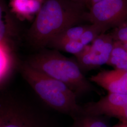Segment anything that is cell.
<instances>
[{"label":"cell","mask_w":127,"mask_h":127,"mask_svg":"<svg viewBox=\"0 0 127 127\" xmlns=\"http://www.w3.org/2000/svg\"><path fill=\"white\" fill-rule=\"evenodd\" d=\"M86 5L72 0H43L28 29L27 39L35 50L47 48L55 37L69 27L87 22Z\"/></svg>","instance_id":"6da1fadb"},{"label":"cell","mask_w":127,"mask_h":127,"mask_svg":"<svg viewBox=\"0 0 127 127\" xmlns=\"http://www.w3.org/2000/svg\"><path fill=\"white\" fill-rule=\"evenodd\" d=\"M25 62L41 73L63 83L77 97L91 91L99 93L84 75L75 58H67L59 50L49 48L38 50Z\"/></svg>","instance_id":"7a4b0ae2"},{"label":"cell","mask_w":127,"mask_h":127,"mask_svg":"<svg viewBox=\"0 0 127 127\" xmlns=\"http://www.w3.org/2000/svg\"><path fill=\"white\" fill-rule=\"evenodd\" d=\"M19 68L24 79L40 98L50 107L72 118L82 112L77 95L63 83L30 66L26 62Z\"/></svg>","instance_id":"3957f363"},{"label":"cell","mask_w":127,"mask_h":127,"mask_svg":"<svg viewBox=\"0 0 127 127\" xmlns=\"http://www.w3.org/2000/svg\"><path fill=\"white\" fill-rule=\"evenodd\" d=\"M0 127H56L27 98L0 90Z\"/></svg>","instance_id":"277c9868"},{"label":"cell","mask_w":127,"mask_h":127,"mask_svg":"<svg viewBox=\"0 0 127 127\" xmlns=\"http://www.w3.org/2000/svg\"><path fill=\"white\" fill-rule=\"evenodd\" d=\"M86 19L106 32L114 29L127 21V0H101L88 10Z\"/></svg>","instance_id":"5b68a950"},{"label":"cell","mask_w":127,"mask_h":127,"mask_svg":"<svg viewBox=\"0 0 127 127\" xmlns=\"http://www.w3.org/2000/svg\"><path fill=\"white\" fill-rule=\"evenodd\" d=\"M114 41L110 33H103L82 52L75 57L83 73L107 64L114 48Z\"/></svg>","instance_id":"8992f818"},{"label":"cell","mask_w":127,"mask_h":127,"mask_svg":"<svg viewBox=\"0 0 127 127\" xmlns=\"http://www.w3.org/2000/svg\"><path fill=\"white\" fill-rule=\"evenodd\" d=\"M84 113L114 117L127 123V94L108 93L95 102L82 106Z\"/></svg>","instance_id":"52a82bcc"},{"label":"cell","mask_w":127,"mask_h":127,"mask_svg":"<svg viewBox=\"0 0 127 127\" xmlns=\"http://www.w3.org/2000/svg\"><path fill=\"white\" fill-rule=\"evenodd\" d=\"M110 93L127 94V71L119 69L103 70L89 78Z\"/></svg>","instance_id":"ba28073f"},{"label":"cell","mask_w":127,"mask_h":127,"mask_svg":"<svg viewBox=\"0 0 127 127\" xmlns=\"http://www.w3.org/2000/svg\"><path fill=\"white\" fill-rule=\"evenodd\" d=\"M15 18L6 0H0V42H17L19 31Z\"/></svg>","instance_id":"9c48e42d"},{"label":"cell","mask_w":127,"mask_h":127,"mask_svg":"<svg viewBox=\"0 0 127 127\" xmlns=\"http://www.w3.org/2000/svg\"><path fill=\"white\" fill-rule=\"evenodd\" d=\"M43 0H10L9 9L15 18L21 20L34 19L41 9Z\"/></svg>","instance_id":"30bf717a"},{"label":"cell","mask_w":127,"mask_h":127,"mask_svg":"<svg viewBox=\"0 0 127 127\" xmlns=\"http://www.w3.org/2000/svg\"><path fill=\"white\" fill-rule=\"evenodd\" d=\"M89 25L81 24L69 27L64 30L50 41L47 48L54 49L57 46L64 42L79 40Z\"/></svg>","instance_id":"8fae6325"},{"label":"cell","mask_w":127,"mask_h":127,"mask_svg":"<svg viewBox=\"0 0 127 127\" xmlns=\"http://www.w3.org/2000/svg\"><path fill=\"white\" fill-rule=\"evenodd\" d=\"M105 116L94 115L83 112L73 118L71 127H109Z\"/></svg>","instance_id":"7c38bea8"},{"label":"cell","mask_w":127,"mask_h":127,"mask_svg":"<svg viewBox=\"0 0 127 127\" xmlns=\"http://www.w3.org/2000/svg\"><path fill=\"white\" fill-rule=\"evenodd\" d=\"M108 65L114 69L127 71V49L118 42L114 41V48Z\"/></svg>","instance_id":"4fadbf2b"},{"label":"cell","mask_w":127,"mask_h":127,"mask_svg":"<svg viewBox=\"0 0 127 127\" xmlns=\"http://www.w3.org/2000/svg\"><path fill=\"white\" fill-rule=\"evenodd\" d=\"M106 32L103 27L94 24H90L89 27L79 39L82 44L86 46L91 44L101 34Z\"/></svg>","instance_id":"5bb4252c"},{"label":"cell","mask_w":127,"mask_h":127,"mask_svg":"<svg viewBox=\"0 0 127 127\" xmlns=\"http://www.w3.org/2000/svg\"><path fill=\"white\" fill-rule=\"evenodd\" d=\"M85 47L83 45L79 40H78L64 42L57 46L54 49L64 51L76 56L80 54Z\"/></svg>","instance_id":"9a60e30c"},{"label":"cell","mask_w":127,"mask_h":127,"mask_svg":"<svg viewBox=\"0 0 127 127\" xmlns=\"http://www.w3.org/2000/svg\"><path fill=\"white\" fill-rule=\"evenodd\" d=\"M110 33L114 41L121 43L127 49V21L114 28Z\"/></svg>","instance_id":"2e32d148"},{"label":"cell","mask_w":127,"mask_h":127,"mask_svg":"<svg viewBox=\"0 0 127 127\" xmlns=\"http://www.w3.org/2000/svg\"><path fill=\"white\" fill-rule=\"evenodd\" d=\"M101 0H86L85 2V5L88 9H90L91 7L96 3L100 1Z\"/></svg>","instance_id":"e0dca14e"},{"label":"cell","mask_w":127,"mask_h":127,"mask_svg":"<svg viewBox=\"0 0 127 127\" xmlns=\"http://www.w3.org/2000/svg\"><path fill=\"white\" fill-rule=\"evenodd\" d=\"M113 127H127V123H121L120 124H117Z\"/></svg>","instance_id":"ac0fdd59"},{"label":"cell","mask_w":127,"mask_h":127,"mask_svg":"<svg viewBox=\"0 0 127 127\" xmlns=\"http://www.w3.org/2000/svg\"><path fill=\"white\" fill-rule=\"evenodd\" d=\"M72 0L75 1V2H77L83 3V4L85 5V2H86V0Z\"/></svg>","instance_id":"d6986e66"}]
</instances>
